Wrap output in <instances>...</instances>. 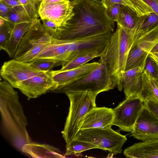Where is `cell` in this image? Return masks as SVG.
Listing matches in <instances>:
<instances>
[{"label":"cell","instance_id":"1","mask_svg":"<svg viewBox=\"0 0 158 158\" xmlns=\"http://www.w3.org/2000/svg\"><path fill=\"white\" fill-rule=\"evenodd\" d=\"M73 15L59 27L53 38L75 40L107 33H112L115 22L108 17L102 4L91 0H73Z\"/></svg>","mask_w":158,"mask_h":158},{"label":"cell","instance_id":"2","mask_svg":"<svg viewBox=\"0 0 158 158\" xmlns=\"http://www.w3.org/2000/svg\"><path fill=\"white\" fill-rule=\"evenodd\" d=\"M6 81L0 82V112L3 127L12 145L22 151L31 142L26 129L27 118L19 101L18 93Z\"/></svg>","mask_w":158,"mask_h":158},{"label":"cell","instance_id":"3","mask_svg":"<svg viewBox=\"0 0 158 158\" xmlns=\"http://www.w3.org/2000/svg\"><path fill=\"white\" fill-rule=\"evenodd\" d=\"M140 27V23L138 21L131 30L124 29L117 26L101 56L105 60L115 87L120 91L123 89V75L129 53L141 37Z\"/></svg>","mask_w":158,"mask_h":158},{"label":"cell","instance_id":"4","mask_svg":"<svg viewBox=\"0 0 158 158\" xmlns=\"http://www.w3.org/2000/svg\"><path fill=\"white\" fill-rule=\"evenodd\" d=\"M65 94L69 100L70 106L62 133L68 143L74 139L87 113L96 107V98L98 95L87 91L73 92Z\"/></svg>","mask_w":158,"mask_h":158},{"label":"cell","instance_id":"5","mask_svg":"<svg viewBox=\"0 0 158 158\" xmlns=\"http://www.w3.org/2000/svg\"><path fill=\"white\" fill-rule=\"evenodd\" d=\"M100 65L85 76L63 86L51 92L66 93L73 92H89L98 95L115 87L104 58L101 56Z\"/></svg>","mask_w":158,"mask_h":158},{"label":"cell","instance_id":"6","mask_svg":"<svg viewBox=\"0 0 158 158\" xmlns=\"http://www.w3.org/2000/svg\"><path fill=\"white\" fill-rule=\"evenodd\" d=\"M74 140L91 143L100 149L116 155L121 153L123 146L127 139L125 135L113 130L110 126L80 130Z\"/></svg>","mask_w":158,"mask_h":158},{"label":"cell","instance_id":"7","mask_svg":"<svg viewBox=\"0 0 158 158\" xmlns=\"http://www.w3.org/2000/svg\"><path fill=\"white\" fill-rule=\"evenodd\" d=\"M145 105V102L139 96L126 98L113 109L112 125L118 127L123 131L131 132Z\"/></svg>","mask_w":158,"mask_h":158},{"label":"cell","instance_id":"8","mask_svg":"<svg viewBox=\"0 0 158 158\" xmlns=\"http://www.w3.org/2000/svg\"><path fill=\"white\" fill-rule=\"evenodd\" d=\"M112 33H103L75 40H58L70 53L67 63L81 56L95 52L102 53Z\"/></svg>","mask_w":158,"mask_h":158},{"label":"cell","instance_id":"9","mask_svg":"<svg viewBox=\"0 0 158 158\" xmlns=\"http://www.w3.org/2000/svg\"><path fill=\"white\" fill-rule=\"evenodd\" d=\"M158 43V23L148 28L145 34L131 48L128 56L125 71L141 65Z\"/></svg>","mask_w":158,"mask_h":158},{"label":"cell","instance_id":"10","mask_svg":"<svg viewBox=\"0 0 158 158\" xmlns=\"http://www.w3.org/2000/svg\"><path fill=\"white\" fill-rule=\"evenodd\" d=\"M47 72L35 69L31 67L29 63L14 58L4 62L0 73L3 80L6 81L15 88L18 84L33 76Z\"/></svg>","mask_w":158,"mask_h":158},{"label":"cell","instance_id":"11","mask_svg":"<svg viewBox=\"0 0 158 158\" xmlns=\"http://www.w3.org/2000/svg\"><path fill=\"white\" fill-rule=\"evenodd\" d=\"M131 133V136L142 141L158 139V118L145 105Z\"/></svg>","mask_w":158,"mask_h":158},{"label":"cell","instance_id":"12","mask_svg":"<svg viewBox=\"0 0 158 158\" xmlns=\"http://www.w3.org/2000/svg\"><path fill=\"white\" fill-rule=\"evenodd\" d=\"M48 71L33 76L18 84L15 88L19 89L28 99L35 98L49 91L51 92L57 87V84Z\"/></svg>","mask_w":158,"mask_h":158},{"label":"cell","instance_id":"13","mask_svg":"<svg viewBox=\"0 0 158 158\" xmlns=\"http://www.w3.org/2000/svg\"><path fill=\"white\" fill-rule=\"evenodd\" d=\"M38 11L41 19L52 21L58 28L73 15V6L69 0L51 3L41 2L38 6Z\"/></svg>","mask_w":158,"mask_h":158},{"label":"cell","instance_id":"14","mask_svg":"<svg viewBox=\"0 0 158 158\" xmlns=\"http://www.w3.org/2000/svg\"><path fill=\"white\" fill-rule=\"evenodd\" d=\"M52 36L45 29L40 19L32 24L19 43L13 58L16 59L31 48L42 44L50 43Z\"/></svg>","mask_w":158,"mask_h":158},{"label":"cell","instance_id":"15","mask_svg":"<svg viewBox=\"0 0 158 158\" xmlns=\"http://www.w3.org/2000/svg\"><path fill=\"white\" fill-rule=\"evenodd\" d=\"M114 118L113 109L105 107L96 106L87 113L80 130L104 128L111 126Z\"/></svg>","mask_w":158,"mask_h":158},{"label":"cell","instance_id":"16","mask_svg":"<svg viewBox=\"0 0 158 158\" xmlns=\"http://www.w3.org/2000/svg\"><path fill=\"white\" fill-rule=\"evenodd\" d=\"M100 64L99 62H94L86 63L79 67L72 69L64 71H60L59 70H50L48 71V73L53 79L56 83L57 88L85 76L98 67Z\"/></svg>","mask_w":158,"mask_h":158},{"label":"cell","instance_id":"17","mask_svg":"<svg viewBox=\"0 0 158 158\" xmlns=\"http://www.w3.org/2000/svg\"><path fill=\"white\" fill-rule=\"evenodd\" d=\"M146 60L140 66L125 71L123 77V89L126 98L139 96L142 83V74L145 69Z\"/></svg>","mask_w":158,"mask_h":158},{"label":"cell","instance_id":"18","mask_svg":"<svg viewBox=\"0 0 158 158\" xmlns=\"http://www.w3.org/2000/svg\"><path fill=\"white\" fill-rule=\"evenodd\" d=\"M123 153L127 158H158V139L135 143L126 148Z\"/></svg>","mask_w":158,"mask_h":158},{"label":"cell","instance_id":"19","mask_svg":"<svg viewBox=\"0 0 158 158\" xmlns=\"http://www.w3.org/2000/svg\"><path fill=\"white\" fill-rule=\"evenodd\" d=\"M70 53L63 44L59 40L52 38V42L42 50L35 60L44 59H53L61 62L62 66L67 62Z\"/></svg>","mask_w":158,"mask_h":158},{"label":"cell","instance_id":"20","mask_svg":"<svg viewBox=\"0 0 158 158\" xmlns=\"http://www.w3.org/2000/svg\"><path fill=\"white\" fill-rule=\"evenodd\" d=\"M21 151L35 158L64 157L58 149L48 144L35 142L25 144Z\"/></svg>","mask_w":158,"mask_h":158},{"label":"cell","instance_id":"21","mask_svg":"<svg viewBox=\"0 0 158 158\" xmlns=\"http://www.w3.org/2000/svg\"><path fill=\"white\" fill-rule=\"evenodd\" d=\"M32 23L24 22L14 25L4 50L10 58L13 57L22 38L31 27Z\"/></svg>","mask_w":158,"mask_h":158},{"label":"cell","instance_id":"22","mask_svg":"<svg viewBox=\"0 0 158 158\" xmlns=\"http://www.w3.org/2000/svg\"><path fill=\"white\" fill-rule=\"evenodd\" d=\"M142 77V83L139 96L144 102L152 100L158 102V89L145 69Z\"/></svg>","mask_w":158,"mask_h":158},{"label":"cell","instance_id":"23","mask_svg":"<svg viewBox=\"0 0 158 158\" xmlns=\"http://www.w3.org/2000/svg\"><path fill=\"white\" fill-rule=\"evenodd\" d=\"M138 18L130 8L122 5L116 22L117 26L124 29L131 30L135 27Z\"/></svg>","mask_w":158,"mask_h":158},{"label":"cell","instance_id":"24","mask_svg":"<svg viewBox=\"0 0 158 158\" xmlns=\"http://www.w3.org/2000/svg\"><path fill=\"white\" fill-rule=\"evenodd\" d=\"M66 148L64 156L75 155L92 149H100L98 146L91 143L76 140L66 143Z\"/></svg>","mask_w":158,"mask_h":158},{"label":"cell","instance_id":"25","mask_svg":"<svg viewBox=\"0 0 158 158\" xmlns=\"http://www.w3.org/2000/svg\"><path fill=\"white\" fill-rule=\"evenodd\" d=\"M102 53L95 52L79 56L62 65L59 70L64 71L79 67L94 58L100 57Z\"/></svg>","mask_w":158,"mask_h":158},{"label":"cell","instance_id":"26","mask_svg":"<svg viewBox=\"0 0 158 158\" xmlns=\"http://www.w3.org/2000/svg\"><path fill=\"white\" fill-rule=\"evenodd\" d=\"M6 19L14 25L22 23L32 22L21 5L12 7Z\"/></svg>","mask_w":158,"mask_h":158},{"label":"cell","instance_id":"27","mask_svg":"<svg viewBox=\"0 0 158 158\" xmlns=\"http://www.w3.org/2000/svg\"><path fill=\"white\" fill-rule=\"evenodd\" d=\"M34 68L42 71H49L53 68L62 65L57 60L50 59H39L29 63Z\"/></svg>","mask_w":158,"mask_h":158},{"label":"cell","instance_id":"28","mask_svg":"<svg viewBox=\"0 0 158 158\" xmlns=\"http://www.w3.org/2000/svg\"><path fill=\"white\" fill-rule=\"evenodd\" d=\"M14 25L6 20L0 26V50L5 49L10 36Z\"/></svg>","mask_w":158,"mask_h":158},{"label":"cell","instance_id":"29","mask_svg":"<svg viewBox=\"0 0 158 158\" xmlns=\"http://www.w3.org/2000/svg\"><path fill=\"white\" fill-rule=\"evenodd\" d=\"M49 44H42L38 45L15 59L24 62H32L35 60L37 56Z\"/></svg>","mask_w":158,"mask_h":158},{"label":"cell","instance_id":"30","mask_svg":"<svg viewBox=\"0 0 158 158\" xmlns=\"http://www.w3.org/2000/svg\"><path fill=\"white\" fill-rule=\"evenodd\" d=\"M132 6L138 17L148 15L154 12L143 0H127Z\"/></svg>","mask_w":158,"mask_h":158},{"label":"cell","instance_id":"31","mask_svg":"<svg viewBox=\"0 0 158 158\" xmlns=\"http://www.w3.org/2000/svg\"><path fill=\"white\" fill-rule=\"evenodd\" d=\"M19 2L32 22L38 19V5L34 0H19Z\"/></svg>","mask_w":158,"mask_h":158},{"label":"cell","instance_id":"32","mask_svg":"<svg viewBox=\"0 0 158 158\" xmlns=\"http://www.w3.org/2000/svg\"><path fill=\"white\" fill-rule=\"evenodd\" d=\"M121 6L120 4H116L106 9L107 15L112 21L116 22Z\"/></svg>","mask_w":158,"mask_h":158},{"label":"cell","instance_id":"33","mask_svg":"<svg viewBox=\"0 0 158 158\" xmlns=\"http://www.w3.org/2000/svg\"><path fill=\"white\" fill-rule=\"evenodd\" d=\"M145 70L152 77L155 78L158 73L157 68L151 59L148 56L146 60Z\"/></svg>","mask_w":158,"mask_h":158},{"label":"cell","instance_id":"34","mask_svg":"<svg viewBox=\"0 0 158 158\" xmlns=\"http://www.w3.org/2000/svg\"><path fill=\"white\" fill-rule=\"evenodd\" d=\"M116 4L128 6L135 12L133 6L127 0H102V2L106 9Z\"/></svg>","mask_w":158,"mask_h":158},{"label":"cell","instance_id":"35","mask_svg":"<svg viewBox=\"0 0 158 158\" xmlns=\"http://www.w3.org/2000/svg\"><path fill=\"white\" fill-rule=\"evenodd\" d=\"M158 23V15L153 12L148 15L143 23L142 28H147L152 27Z\"/></svg>","mask_w":158,"mask_h":158},{"label":"cell","instance_id":"36","mask_svg":"<svg viewBox=\"0 0 158 158\" xmlns=\"http://www.w3.org/2000/svg\"><path fill=\"white\" fill-rule=\"evenodd\" d=\"M41 20L44 28L51 36L56 32L58 27L54 22L47 19Z\"/></svg>","mask_w":158,"mask_h":158},{"label":"cell","instance_id":"37","mask_svg":"<svg viewBox=\"0 0 158 158\" xmlns=\"http://www.w3.org/2000/svg\"><path fill=\"white\" fill-rule=\"evenodd\" d=\"M145 102L146 107L158 118V103L152 100Z\"/></svg>","mask_w":158,"mask_h":158},{"label":"cell","instance_id":"38","mask_svg":"<svg viewBox=\"0 0 158 158\" xmlns=\"http://www.w3.org/2000/svg\"><path fill=\"white\" fill-rule=\"evenodd\" d=\"M12 7L5 2L0 0V17H2L6 19L8 13Z\"/></svg>","mask_w":158,"mask_h":158},{"label":"cell","instance_id":"39","mask_svg":"<svg viewBox=\"0 0 158 158\" xmlns=\"http://www.w3.org/2000/svg\"><path fill=\"white\" fill-rule=\"evenodd\" d=\"M158 15V0H143Z\"/></svg>","mask_w":158,"mask_h":158},{"label":"cell","instance_id":"40","mask_svg":"<svg viewBox=\"0 0 158 158\" xmlns=\"http://www.w3.org/2000/svg\"><path fill=\"white\" fill-rule=\"evenodd\" d=\"M148 56L155 63L158 70V73L156 77L153 78L151 77L156 86L158 89V58L153 53H150Z\"/></svg>","mask_w":158,"mask_h":158},{"label":"cell","instance_id":"41","mask_svg":"<svg viewBox=\"0 0 158 158\" xmlns=\"http://www.w3.org/2000/svg\"><path fill=\"white\" fill-rule=\"evenodd\" d=\"M5 2L7 4L13 7L16 6L20 5L19 0H0Z\"/></svg>","mask_w":158,"mask_h":158},{"label":"cell","instance_id":"42","mask_svg":"<svg viewBox=\"0 0 158 158\" xmlns=\"http://www.w3.org/2000/svg\"><path fill=\"white\" fill-rule=\"evenodd\" d=\"M67 0H42L41 2L45 3H51L62 2Z\"/></svg>","mask_w":158,"mask_h":158},{"label":"cell","instance_id":"43","mask_svg":"<svg viewBox=\"0 0 158 158\" xmlns=\"http://www.w3.org/2000/svg\"><path fill=\"white\" fill-rule=\"evenodd\" d=\"M150 53H158V43L152 49Z\"/></svg>","mask_w":158,"mask_h":158},{"label":"cell","instance_id":"44","mask_svg":"<svg viewBox=\"0 0 158 158\" xmlns=\"http://www.w3.org/2000/svg\"><path fill=\"white\" fill-rule=\"evenodd\" d=\"M6 20L4 18L0 17V26L2 25Z\"/></svg>","mask_w":158,"mask_h":158},{"label":"cell","instance_id":"45","mask_svg":"<svg viewBox=\"0 0 158 158\" xmlns=\"http://www.w3.org/2000/svg\"><path fill=\"white\" fill-rule=\"evenodd\" d=\"M94 2L102 4V0H91Z\"/></svg>","mask_w":158,"mask_h":158},{"label":"cell","instance_id":"46","mask_svg":"<svg viewBox=\"0 0 158 158\" xmlns=\"http://www.w3.org/2000/svg\"><path fill=\"white\" fill-rule=\"evenodd\" d=\"M35 2L38 5L41 2L42 0H34Z\"/></svg>","mask_w":158,"mask_h":158},{"label":"cell","instance_id":"47","mask_svg":"<svg viewBox=\"0 0 158 158\" xmlns=\"http://www.w3.org/2000/svg\"><path fill=\"white\" fill-rule=\"evenodd\" d=\"M153 53L156 56L157 58H158V53Z\"/></svg>","mask_w":158,"mask_h":158},{"label":"cell","instance_id":"48","mask_svg":"<svg viewBox=\"0 0 158 158\" xmlns=\"http://www.w3.org/2000/svg\"></svg>","mask_w":158,"mask_h":158}]
</instances>
